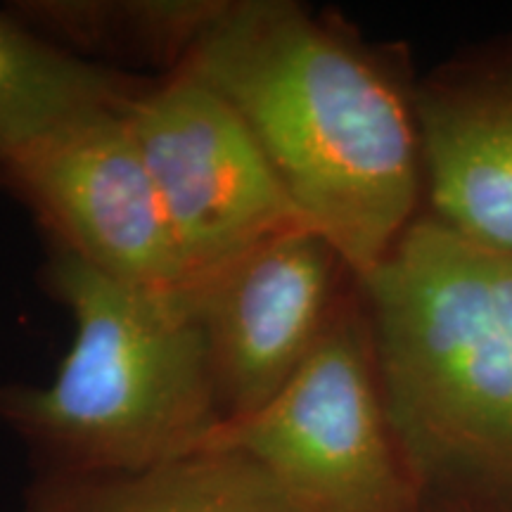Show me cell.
Segmentation results:
<instances>
[{
    "label": "cell",
    "mask_w": 512,
    "mask_h": 512,
    "mask_svg": "<svg viewBox=\"0 0 512 512\" xmlns=\"http://www.w3.org/2000/svg\"><path fill=\"white\" fill-rule=\"evenodd\" d=\"M124 114L162 202L183 290L278 235L309 228L249 126L197 76H157Z\"/></svg>",
    "instance_id": "5"
},
{
    "label": "cell",
    "mask_w": 512,
    "mask_h": 512,
    "mask_svg": "<svg viewBox=\"0 0 512 512\" xmlns=\"http://www.w3.org/2000/svg\"><path fill=\"white\" fill-rule=\"evenodd\" d=\"M22 512H297L254 460L202 448L138 472H34Z\"/></svg>",
    "instance_id": "9"
},
{
    "label": "cell",
    "mask_w": 512,
    "mask_h": 512,
    "mask_svg": "<svg viewBox=\"0 0 512 512\" xmlns=\"http://www.w3.org/2000/svg\"><path fill=\"white\" fill-rule=\"evenodd\" d=\"M178 72L233 105L306 226L358 283L418 221V83L401 50L292 0H228Z\"/></svg>",
    "instance_id": "1"
},
{
    "label": "cell",
    "mask_w": 512,
    "mask_h": 512,
    "mask_svg": "<svg viewBox=\"0 0 512 512\" xmlns=\"http://www.w3.org/2000/svg\"><path fill=\"white\" fill-rule=\"evenodd\" d=\"M157 76L81 60L0 10V157L69 121L124 110Z\"/></svg>",
    "instance_id": "11"
},
{
    "label": "cell",
    "mask_w": 512,
    "mask_h": 512,
    "mask_svg": "<svg viewBox=\"0 0 512 512\" xmlns=\"http://www.w3.org/2000/svg\"><path fill=\"white\" fill-rule=\"evenodd\" d=\"M358 280L309 228L254 247L188 292L223 422L266 406L313 354Z\"/></svg>",
    "instance_id": "7"
},
{
    "label": "cell",
    "mask_w": 512,
    "mask_h": 512,
    "mask_svg": "<svg viewBox=\"0 0 512 512\" xmlns=\"http://www.w3.org/2000/svg\"><path fill=\"white\" fill-rule=\"evenodd\" d=\"M124 110L69 121L0 157V190L46 242L140 287L183 290L169 223Z\"/></svg>",
    "instance_id": "6"
},
{
    "label": "cell",
    "mask_w": 512,
    "mask_h": 512,
    "mask_svg": "<svg viewBox=\"0 0 512 512\" xmlns=\"http://www.w3.org/2000/svg\"><path fill=\"white\" fill-rule=\"evenodd\" d=\"M38 280L72 313L74 342L48 384L0 382V422L34 472H138L202 451L223 413L188 292L124 283L53 245Z\"/></svg>",
    "instance_id": "3"
},
{
    "label": "cell",
    "mask_w": 512,
    "mask_h": 512,
    "mask_svg": "<svg viewBox=\"0 0 512 512\" xmlns=\"http://www.w3.org/2000/svg\"><path fill=\"white\" fill-rule=\"evenodd\" d=\"M204 448L245 453L297 512H427L432 503L384 396L361 285L292 380L259 411L221 422Z\"/></svg>",
    "instance_id": "4"
},
{
    "label": "cell",
    "mask_w": 512,
    "mask_h": 512,
    "mask_svg": "<svg viewBox=\"0 0 512 512\" xmlns=\"http://www.w3.org/2000/svg\"><path fill=\"white\" fill-rule=\"evenodd\" d=\"M415 102L427 216L512 252V36L441 64Z\"/></svg>",
    "instance_id": "8"
},
{
    "label": "cell",
    "mask_w": 512,
    "mask_h": 512,
    "mask_svg": "<svg viewBox=\"0 0 512 512\" xmlns=\"http://www.w3.org/2000/svg\"><path fill=\"white\" fill-rule=\"evenodd\" d=\"M427 512H470L465 508H460V505H453V503H444V501H432L430 508Z\"/></svg>",
    "instance_id": "12"
},
{
    "label": "cell",
    "mask_w": 512,
    "mask_h": 512,
    "mask_svg": "<svg viewBox=\"0 0 512 512\" xmlns=\"http://www.w3.org/2000/svg\"><path fill=\"white\" fill-rule=\"evenodd\" d=\"M358 285L389 411L432 501L512 512V252L420 214Z\"/></svg>",
    "instance_id": "2"
},
{
    "label": "cell",
    "mask_w": 512,
    "mask_h": 512,
    "mask_svg": "<svg viewBox=\"0 0 512 512\" xmlns=\"http://www.w3.org/2000/svg\"><path fill=\"white\" fill-rule=\"evenodd\" d=\"M226 5L228 0H12L5 10L81 60L105 67L145 64L169 76L188 62Z\"/></svg>",
    "instance_id": "10"
}]
</instances>
